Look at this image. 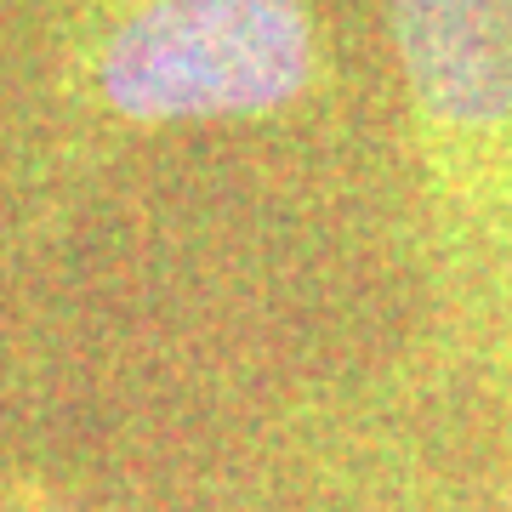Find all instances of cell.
<instances>
[{
  "instance_id": "cell-2",
  "label": "cell",
  "mask_w": 512,
  "mask_h": 512,
  "mask_svg": "<svg viewBox=\"0 0 512 512\" xmlns=\"http://www.w3.org/2000/svg\"><path fill=\"white\" fill-rule=\"evenodd\" d=\"M444 365L512 393V0H382Z\"/></svg>"
},
{
  "instance_id": "cell-3",
  "label": "cell",
  "mask_w": 512,
  "mask_h": 512,
  "mask_svg": "<svg viewBox=\"0 0 512 512\" xmlns=\"http://www.w3.org/2000/svg\"><path fill=\"white\" fill-rule=\"evenodd\" d=\"M0 512H63V507H46V501H0Z\"/></svg>"
},
{
  "instance_id": "cell-1",
  "label": "cell",
  "mask_w": 512,
  "mask_h": 512,
  "mask_svg": "<svg viewBox=\"0 0 512 512\" xmlns=\"http://www.w3.org/2000/svg\"><path fill=\"white\" fill-rule=\"evenodd\" d=\"M325 86L319 0H52L23 97L29 183H80L165 131L268 126Z\"/></svg>"
}]
</instances>
